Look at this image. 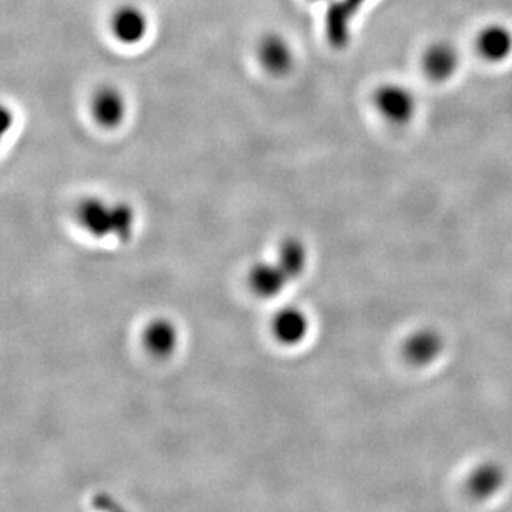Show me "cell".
I'll return each mask as SVG.
<instances>
[{
  "mask_svg": "<svg viewBox=\"0 0 512 512\" xmlns=\"http://www.w3.org/2000/svg\"><path fill=\"white\" fill-rule=\"evenodd\" d=\"M78 223L93 237L128 239L135 228V213L126 204H107L102 199H85L78 206Z\"/></svg>",
  "mask_w": 512,
  "mask_h": 512,
  "instance_id": "6da1fadb",
  "label": "cell"
},
{
  "mask_svg": "<svg viewBox=\"0 0 512 512\" xmlns=\"http://www.w3.org/2000/svg\"><path fill=\"white\" fill-rule=\"evenodd\" d=\"M373 102L383 118L397 125H403L415 115V97L400 85H383L378 88L373 95Z\"/></svg>",
  "mask_w": 512,
  "mask_h": 512,
  "instance_id": "7a4b0ae2",
  "label": "cell"
},
{
  "mask_svg": "<svg viewBox=\"0 0 512 512\" xmlns=\"http://www.w3.org/2000/svg\"><path fill=\"white\" fill-rule=\"evenodd\" d=\"M367 0H337L330 5L325 19V32L335 49H342L350 39V27L357 12H360Z\"/></svg>",
  "mask_w": 512,
  "mask_h": 512,
  "instance_id": "3957f363",
  "label": "cell"
},
{
  "mask_svg": "<svg viewBox=\"0 0 512 512\" xmlns=\"http://www.w3.org/2000/svg\"><path fill=\"white\" fill-rule=\"evenodd\" d=\"M443 348L445 340L440 332L425 329L408 337L403 347V355L413 367H428L441 357Z\"/></svg>",
  "mask_w": 512,
  "mask_h": 512,
  "instance_id": "277c9868",
  "label": "cell"
},
{
  "mask_svg": "<svg viewBox=\"0 0 512 512\" xmlns=\"http://www.w3.org/2000/svg\"><path fill=\"white\" fill-rule=\"evenodd\" d=\"M292 281L284 267L279 262H261L252 267L249 274L251 289L261 297H276Z\"/></svg>",
  "mask_w": 512,
  "mask_h": 512,
  "instance_id": "5b68a950",
  "label": "cell"
},
{
  "mask_svg": "<svg viewBox=\"0 0 512 512\" xmlns=\"http://www.w3.org/2000/svg\"><path fill=\"white\" fill-rule=\"evenodd\" d=\"M309 319L302 310L284 309L272 320V334L282 345H299L309 335Z\"/></svg>",
  "mask_w": 512,
  "mask_h": 512,
  "instance_id": "8992f818",
  "label": "cell"
},
{
  "mask_svg": "<svg viewBox=\"0 0 512 512\" xmlns=\"http://www.w3.org/2000/svg\"><path fill=\"white\" fill-rule=\"evenodd\" d=\"M504 481L506 473L498 463H484L471 473L466 488L471 498L486 501L503 489Z\"/></svg>",
  "mask_w": 512,
  "mask_h": 512,
  "instance_id": "52a82bcc",
  "label": "cell"
},
{
  "mask_svg": "<svg viewBox=\"0 0 512 512\" xmlns=\"http://www.w3.org/2000/svg\"><path fill=\"white\" fill-rule=\"evenodd\" d=\"M112 30L121 44H138L145 39L148 22L145 14L135 7H121L113 15Z\"/></svg>",
  "mask_w": 512,
  "mask_h": 512,
  "instance_id": "ba28073f",
  "label": "cell"
},
{
  "mask_svg": "<svg viewBox=\"0 0 512 512\" xmlns=\"http://www.w3.org/2000/svg\"><path fill=\"white\" fill-rule=\"evenodd\" d=\"M476 47L488 62H503L512 54V32L503 25H489L479 34Z\"/></svg>",
  "mask_w": 512,
  "mask_h": 512,
  "instance_id": "9c48e42d",
  "label": "cell"
},
{
  "mask_svg": "<svg viewBox=\"0 0 512 512\" xmlns=\"http://www.w3.org/2000/svg\"><path fill=\"white\" fill-rule=\"evenodd\" d=\"M458 65V52L448 44L431 45L423 55V70L435 82H445L451 78Z\"/></svg>",
  "mask_w": 512,
  "mask_h": 512,
  "instance_id": "30bf717a",
  "label": "cell"
},
{
  "mask_svg": "<svg viewBox=\"0 0 512 512\" xmlns=\"http://www.w3.org/2000/svg\"><path fill=\"white\" fill-rule=\"evenodd\" d=\"M125 110V100L115 88H102L93 97V118L102 126L115 128L120 125L125 116Z\"/></svg>",
  "mask_w": 512,
  "mask_h": 512,
  "instance_id": "8fae6325",
  "label": "cell"
},
{
  "mask_svg": "<svg viewBox=\"0 0 512 512\" xmlns=\"http://www.w3.org/2000/svg\"><path fill=\"white\" fill-rule=\"evenodd\" d=\"M178 330L168 320L160 319L146 327L143 342L148 352L156 357H168L178 347Z\"/></svg>",
  "mask_w": 512,
  "mask_h": 512,
  "instance_id": "7c38bea8",
  "label": "cell"
},
{
  "mask_svg": "<svg viewBox=\"0 0 512 512\" xmlns=\"http://www.w3.org/2000/svg\"><path fill=\"white\" fill-rule=\"evenodd\" d=\"M259 60L271 73H285L292 63V52L281 37H266L259 47Z\"/></svg>",
  "mask_w": 512,
  "mask_h": 512,
  "instance_id": "4fadbf2b",
  "label": "cell"
},
{
  "mask_svg": "<svg viewBox=\"0 0 512 512\" xmlns=\"http://www.w3.org/2000/svg\"><path fill=\"white\" fill-rule=\"evenodd\" d=\"M277 262L284 267L287 274H289L292 279L295 277H299L305 269V262H307V252H305V247L300 244L299 241H295V239H289V241H285L282 244L281 252H279V257H277Z\"/></svg>",
  "mask_w": 512,
  "mask_h": 512,
  "instance_id": "5bb4252c",
  "label": "cell"
}]
</instances>
